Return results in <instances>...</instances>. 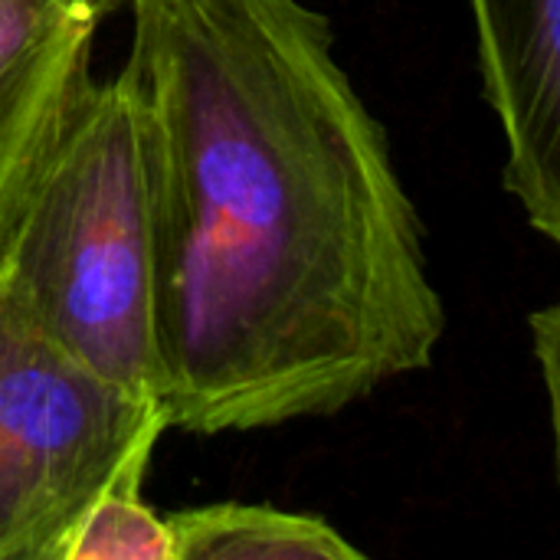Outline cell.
<instances>
[{"label":"cell","mask_w":560,"mask_h":560,"mask_svg":"<svg viewBox=\"0 0 560 560\" xmlns=\"http://www.w3.org/2000/svg\"><path fill=\"white\" fill-rule=\"evenodd\" d=\"M158 404L194 436L331 417L433 364L446 308L387 131L302 0H131Z\"/></svg>","instance_id":"1"},{"label":"cell","mask_w":560,"mask_h":560,"mask_svg":"<svg viewBox=\"0 0 560 560\" xmlns=\"http://www.w3.org/2000/svg\"><path fill=\"white\" fill-rule=\"evenodd\" d=\"M0 272L69 354L158 400L151 197L121 72L82 92Z\"/></svg>","instance_id":"2"},{"label":"cell","mask_w":560,"mask_h":560,"mask_svg":"<svg viewBox=\"0 0 560 560\" xmlns=\"http://www.w3.org/2000/svg\"><path fill=\"white\" fill-rule=\"evenodd\" d=\"M167 417L69 354L0 272V560H62L92 502L144 476Z\"/></svg>","instance_id":"3"},{"label":"cell","mask_w":560,"mask_h":560,"mask_svg":"<svg viewBox=\"0 0 560 560\" xmlns=\"http://www.w3.org/2000/svg\"><path fill=\"white\" fill-rule=\"evenodd\" d=\"M112 0H0V269L26 203L92 82Z\"/></svg>","instance_id":"4"},{"label":"cell","mask_w":560,"mask_h":560,"mask_svg":"<svg viewBox=\"0 0 560 560\" xmlns=\"http://www.w3.org/2000/svg\"><path fill=\"white\" fill-rule=\"evenodd\" d=\"M505 184L560 249V0H469Z\"/></svg>","instance_id":"5"},{"label":"cell","mask_w":560,"mask_h":560,"mask_svg":"<svg viewBox=\"0 0 560 560\" xmlns=\"http://www.w3.org/2000/svg\"><path fill=\"white\" fill-rule=\"evenodd\" d=\"M174 560H361L338 528L318 515L272 505L217 502L167 515Z\"/></svg>","instance_id":"6"},{"label":"cell","mask_w":560,"mask_h":560,"mask_svg":"<svg viewBox=\"0 0 560 560\" xmlns=\"http://www.w3.org/2000/svg\"><path fill=\"white\" fill-rule=\"evenodd\" d=\"M141 479H121L92 502L62 560H174L171 525L144 505Z\"/></svg>","instance_id":"7"},{"label":"cell","mask_w":560,"mask_h":560,"mask_svg":"<svg viewBox=\"0 0 560 560\" xmlns=\"http://www.w3.org/2000/svg\"><path fill=\"white\" fill-rule=\"evenodd\" d=\"M532 335H535V354H538L541 377H545V390H548L560 476V302L532 315Z\"/></svg>","instance_id":"8"}]
</instances>
